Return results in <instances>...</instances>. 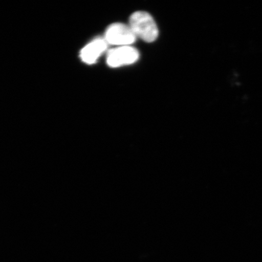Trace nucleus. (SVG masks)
I'll use <instances>...</instances> for the list:
<instances>
[{"mask_svg":"<svg viewBox=\"0 0 262 262\" xmlns=\"http://www.w3.org/2000/svg\"><path fill=\"white\" fill-rule=\"evenodd\" d=\"M129 27L136 35L143 40L155 41L159 35L158 28L151 15L146 12L138 11L130 16Z\"/></svg>","mask_w":262,"mask_h":262,"instance_id":"f257e3e1","label":"nucleus"},{"mask_svg":"<svg viewBox=\"0 0 262 262\" xmlns=\"http://www.w3.org/2000/svg\"><path fill=\"white\" fill-rule=\"evenodd\" d=\"M136 36L129 26L122 24L111 25L106 29L104 40L107 44L121 46H128L136 40Z\"/></svg>","mask_w":262,"mask_h":262,"instance_id":"f03ea898","label":"nucleus"},{"mask_svg":"<svg viewBox=\"0 0 262 262\" xmlns=\"http://www.w3.org/2000/svg\"><path fill=\"white\" fill-rule=\"evenodd\" d=\"M139 52L129 46H123L111 49L107 52V63L111 68L130 64L138 60Z\"/></svg>","mask_w":262,"mask_h":262,"instance_id":"7ed1b4c3","label":"nucleus"},{"mask_svg":"<svg viewBox=\"0 0 262 262\" xmlns=\"http://www.w3.org/2000/svg\"><path fill=\"white\" fill-rule=\"evenodd\" d=\"M107 43L104 38H97L81 49L80 57L84 63L94 64L97 59L105 51Z\"/></svg>","mask_w":262,"mask_h":262,"instance_id":"20e7f679","label":"nucleus"}]
</instances>
